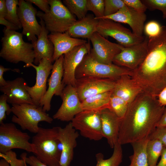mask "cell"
Returning a JSON list of instances; mask_svg holds the SVG:
<instances>
[{
  "label": "cell",
  "instance_id": "6da1fadb",
  "mask_svg": "<svg viewBox=\"0 0 166 166\" xmlns=\"http://www.w3.org/2000/svg\"><path fill=\"white\" fill-rule=\"evenodd\" d=\"M165 108L157 97L143 91L128 105L120 119L118 143L122 145L148 138Z\"/></svg>",
  "mask_w": 166,
  "mask_h": 166
},
{
  "label": "cell",
  "instance_id": "7a4b0ae2",
  "mask_svg": "<svg viewBox=\"0 0 166 166\" xmlns=\"http://www.w3.org/2000/svg\"><path fill=\"white\" fill-rule=\"evenodd\" d=\"M148 52L131 77L144 92L157 97L166 87V26L157 36L148 37Z\"/></svg>",
  "mask_w": 166,
  "mask_h": 166
},
{
  "label": "cell",
  "instance_id": "3957f363",
  "mask_svg": "<svg viewBox=\"0 0 166 166\" xmlns=\"http://www.w3.org/2000/svg\"><path fill=\"white\" fill-rule=\"evenodd\" d=\"M3 32L0 57L13 63L22 61L27 65L33 63L35 54L33 45L24 41L22 33L6 27Z\"/></svg>",
  "mask_w": 166,
  "mask_h": 166
},
{
  "label": "cell",
  "instance_id": "277c9868",
  "mask_svg": "<svg viewBox=\"0 0 166 166\" xmlns=\"http://www.w3.org/2000/svg\"><path fill=\"white\" fill-rule=\"evenodd\" d=\"M59 127L51 128L39 127L38 132L32 139L37 158L49 166H60V161L62 149L58 138Z\"/></svg>",
  "mask_w": 166,
  "mask_h": 166
},
{
  "label": "cell",
  "instance_id": "5b68a950",
  "mask_svg": "<svg viewBox=\"0 0 166 166\" xmlns=\"http://www.w3.org/2000/svg\"><path fill=\"white\" fill-rule=\"evenodd\" d=\"M132 74V71L112 64H106L98 62L91 56L86 54L75 71L77 79L87 77H96L116 81L122 75Z\"/></svg>",
  "mask_w": 166,
  "mask_h": 166
},
{
  "label": "cell",
  "instance_id": "8992f818",
  "mask_svg": "<svg viewBox=\"0 0 166 166\" xmlns=\"http://www.w3.org/2000/svg\"><path fill=\"white\" fill-rule=\"evenodd\" d=\"M11 109L14 114L11 121L19 125L22 130L31 133L36 134L38 132L39 122L50 124L53 121V119L40 106L30 104H13Z\"/></svg>",
  "mask_w": 166,
  "mask_h": 166
},
{
  "label": "cell",
  "instance_id": "52a82bcc",
  "mask_svg": "<svg viewBox=\"0 0 166 166\" xmlns=\"http://www.w3.org/2000/svg\"><path fill=\"white\" fill-rule=\"evenodd\" d=\"M50 6L49 12L38 11L37 16L44 21L46 29L52 33H64L76 21L72 14L60 0H48Z\"/></svg>",
  "mask_w": 166,
  "mask_h": 166
},
{
  "label": "cell",
  "instance_id": "ba28073f",
  "mask_svg": "<svg viewBox=\"0 0 166 166\" xmlns=\"http://www.w3.org/2000/svg\"><path fill=\"white\" fill-rule=\"evenodd\" d=\"M30 137L26 133L18 129L11 123L0 125V153H4L13 149L24 150L34 154V145L29 142Z\"/></svg>",
  "mask_w": 166,
  "mask_h": 166
},
{
  "label": "cell",
  "instance_id": "9c48e42d",
  "mask_svg": "<svg viewBox=\"0 0 166 166\" xmlns=\"http://www.w3.org/2000/svg\"><path fill=\"white\" fill-rule=\"evenodd\" d=\"M101 111L83 110L71 121L73 126L85 138L90 140H101L104 137L101 118Z\"/></svg>",
  "mask_w": 166,
  "mask_h": 166
},
{
  "label": "cell",
  "instance_id": "30bf717a",
  "mask_svg": "<svg viewBox=\"0 0 166 166\" xmlns=\"http://www.w3.org/2000/svg\"><path fill=\"white\" fill-rule=\"evenodd\" d=\"M97 32L105 38H113L119 44L126 47L141 42L145 38L136 36L118 22L109 19H99Z\"/></svg>",
  "mask_w": 166,
  "mask_h": 166
},
{
  "label": "cell",
  "instance_id": "8fae6325",
  "mask_svg": "<svg viewBox=\"0 0 166 166\" xmlns=\"http://www.w3.org/2000/svg\"><path fill=\"white\" fill-rule=\"evenodd\" d=\"M148 38L145 36L143 41L128 47L121 45V52L114 57L113 63L132 71L137 69L143 62L148 52Z\"/></svg>",
  "mask_w": 166,
  "mask_h": 166
},
{
  "label": "cell",
  "instance_id": "7c38bea8",
  "mask_svg": "<svg viewBox=\"0 0 166 166\" xmlns=\"http://www.w3.org/2000/svg\"><path fill=\"white\" fill-rule=\"evenodd\" d=\"M18 6L17 13L23 29L22 33L33 43L37 40L36 36H39L42 30L36 17L38 11L27 0H19Z\"/></svg>",
  "mask_w": 166,
  "mask_h": 166
},
{
  "label": "cell",
  "instance_id": "4fadbf2b",
  "mask_svg": "<svg viewBox=\"0 0 166 166\" xmlns=\"http://www.w3.org/2000/svg\"><path fill=\"white\" fill-rule=\"evenodd\" d=\"M52 62L51 59L45 58L42 59L37 65L30 63L24 66V67H32L36 71L35 84L32 87L27 85L26 87L28 92L36 105L40 106V102L47 91L46 83L52 69Z\"/></svg>",
  "mask_w": 166,
  "mask_h": 166
},
{
  "label": "cell",
  "instance_id": "5bb4252c",
  "mask_svg": "<svg viewBox=\"0 0 166 166\" xmlns=\"http://www.w3.org/2000/svg\"><path fill=\"white\" fill-rule=\"evenodd\" d=\"M91 47L89 42L77 46L64 54V73L62 80L66 86L71 85L75 87L77 79L75 71L85 56L90 53Z\"/></svg>",
  "mask_w": 166,
  "mask_h": 166
},
{
  "label": "cell",
  "instance_id": "9a60e30c",
  "mask_svg": "<svg viewBox=\"0 0 166 166\" xmlns=\"http://www.w3.org/2000/svg\"><path fill=\"white\" fill-rule=\"evenodd\" d=\"M62 104L53 116V119L62 121H71L74 117L83 110L81 102L75 87L66 85L60 96Z\"/></svg>",
  "mask_w": 166,
  "mask_h": 166
},
{
  "label": "cell",
  "instance_id": "2e32d148",
  "mask_svg": "<svg viewBox=\"0 0 166 166\" xmlns=\"http://www.w3.org/2000/svg\"><path fill=\"white\" fill-rule=\"evenodd\" d=\"M89 40L93 45L90 52L92 57L101 63L113 64L114 57L121 51L120 45L109 41L97 32L94 33Z\"/></svg>",
  "mask_w": 166,
  "mask_h": 166
},
{
  "label": "cell",
  "instance_id": "e0dca14e",
  "mask_svg": "<svg viewBox=\"0 0 166 166\" xmlns=\"http://www.w3.org/2000/svg\"><path fill=\"white\" fill-rule=\"evenodd\" d=\"M63 58L64 55L56 60L53 64L51 76L47 81L48 88L40 105L45 112L50 110L53 96L55 95L60 97L65 86L62 82L64 73Z\"/></svg>",
  "mask_w": 166,
  "mask_h": 166
},
{
  "label": "cell",
  "instance_id": "ac0fdd59",
  "mask_svg": "<svg viewBox=\"0 0 166 166\" xmlns=\"http://www.w3.org/2000/svg\"><path fill=\"white\" fill-rule=\"evenodd\" d=\"M116 81L96 77H87L77 79L75 88L81 102L85 99L97 94L112 91Z\"/></svg>",
  "mask_w": 166,
  "mask_h": 166
},
{
  "label": "cell",
  "instance_id": "d6986e66",
  "mask_svg": "<svg viewBox=\"0 0 166 166\" xmlns=\"http://www.w3.org/2000/svg\"><path fill=\"white\" fill-rule=\"evenodd\" d=\"M109 19L115 22L128 24L133 33L139 37L142 36L144 23L146 19L145 13L138 12L126 5L115 14L103 16L100 19Z\"/></svg>",
  "mask_w": 166,
  "mask_h": 166
},
{
  "label": "cell",
  "instance_id": "ffe728a7",
  "mask_svg": "<svg viewBox=\"0 0 166 166\" xmlns=\"http://www.w3.org/2000/svg\"><path fill=\"white\" fill-rule=\"evenodd\" d=\"M79 135L71 122L63 128L59 127L57 138L62 149L60 166H69L73 159L74 150L77 146V140Z\"/></svg>",
  "mask_w": 166,
  "mask_h": 166
},
{
  "label": "cell",
  "instance_id": "44dd1931",
  "mask_svg": "<svg viewBox=\"0 0 166 166\" xmlns=\"http://www.w3.org/2000/svg\"><path fill=\"white\" fill-rule=\"evenodd\" d=\"M27 84L22 77L6 81V84L0 87V90L7 97V102L12 105L30 104L35 105L28 92Z\"/></svg>",
  "mask_w": 166,
  "mask_h": 166
},
{
  "label": "cell",
  "instance_id": "7402d4cb",
  "mask_svg": "<svg viewBox=\"0 0 166 166\" xmlns=\"http://www.w3.org/2000/svg\"><path fill=\"white\" fill-rule=\"evenodd\" d=\"M48 37L54 46L53 62L74 47L87 42L85 40L70 36L67 32L63 33H52L48 35Z\"/></svg>",
  "mask_w": 166,
  "mask_h": 166
},
{
  "label": "cell",
  "instance_id": "603a6c76",
  "mask_svg": "<svg viewBox=\"0 0 166 166\" xmlns=\"http://www.w3.org/2000/svg\"><path fill=\"white\" fill-rule=\"evenodd\" d=\"M143 91L131 76L124 75L116 81L112 94L120 97L129 105Z\"/></svg>",
  "mask_w": 166,
  "mask_h": 166
},
{
  "label": "cell",
  "instance_id": "cb8c5ba5",
  "mask_svg": "<svg viewBox=\"0 0 166 166\" xmlns=\"http://www.w3.org/2000/svg\"><path fill=\"white\" fill-rule=\"evenodd\" d=\"M101 118L103 137L113 148L118 142L121 119L108 108L101 111Z\"/></svg>",
  "mask_w": 166,
  "mask_h": 166
},
{
  "label": "cell",
  "instance_id": "d4e9b609",
  "mask_svg": "<svg viewBox=\"0 0 166 166\" xmlns=\"http://www.w3.org/2000/svg\"><path fill=\"white\" fill-rule=\"evenodd\" d=\"M99 21V19L93 15L87 14L84 18L77 20L66 32L72 37L89 39L97 32Z\"/></svg>",
  "mask_w": 166,
  "mask_h": 166
},
{
  "label": "cell",
  "instance_id": "484cf974",
  "mask_svg": "<svg viewBox=\"0 0 166 166\" xmlns=\"http://www.w3.org/2000/svg\"><path fill=\"white\" fill-rule=\"evenodd\" d=\"M40 23L42 26L41 32L38 37L37 40L32 43L35 54L34 63L36 65L44 58H48L52 60L54 52L53 45L48 37L49 32L46 29L43 20L40 19Z\"/></svg>",
  "mask_w": 166,
  "mask_h": 166
},
{
  "label": "cell",
  "instance_id": "4316f807",
  "mask_svg": "<svg viewBox=\"0 0 166 166\" xmlns=\"http://www.w3.org/2000/svg\"><path fill=\"white\" fill-rule=\"evenodd\" d=\"M148 138L131 144L133 154L129 158L130 163L128 166H149L146 147Z\"/></svg>",
  "mask_w": 166,
  "mask_h": 166
},
{
  "label": "cell",
  "instance_id": "83f0119b",
  "mask_svg": "<svg viewBox=\"0 0 166 166\" xmlns=\"http://www.w3.org/2000/svg\"><path fill=\"white\" fill-rule=\"evenodd\" d=\"M112 91L99 93L85 99L81 102L83 110H102L109 109Z\"/></svg>",
  "mask_w": 166,
  "mask_h": 166
},
{
  "label": "cell",
  "instance_id": "f1b7e54d",
  "mask_svg": "<svg viewBox=\"0 0 166 166\" xmlns=\"http://www.w3.org/2000/svg\"><path fill=\"white\" fill-rule=\"evenodd\" d=\"M121 145L118 142L113 148L111 156L107 159H104L103 154L99 152L96 155V166H119L122 161L123 150Z\"/></svg>",
  "mask_w": 166,
  "mask_h": 166
},
{
  "label": "cell",
  "instance_id": "f546056e",
  "mask_svg": "<svg viewBox=\"0 0 166 166\" xmlns=\"http://www.w3.org/2000/svg\"><path fill=\"white\" fill-rule=\"evenodd\" d=\"M164 148L162 143L159 140L148 139L147 145L146 152L149 166H156Z\"/></svg>",
  "mask_w": 166,
  "mask_h": 166
},
{
  "label": "cell",
  "instance_id": "4dcf8cb0",
  "mask_svg": "<svg viewBox=\"0 0 166 166\" xmlns=\"http://www.w3.org/2000/svg\"><path fill=\"white\" fill-rule=\"evenodd\" d=\"M62 2L70 13L79 19L87 15V0H63Z\"/></svg>",
  "mask_w": 166,
  "mask_h": 166
},
{
  "label": "cell",
  "instance_id": "1f68e13d",
  "mask_svg": "<svg viewBox=\"0 0 166 166\" xmlns=\"http://www.w3.org/2000/svg\"><path fill=\"white\" fill-rule=\"evenodd\" d=\"M6 13L5 18L16 25L19 29L22 26L19 20L17 13V6L19 4V0H6Z\"/></svg>",
  "mask_w": 166,
  "mask_h": 166
},
{
  "label": "cell",
  "instance_id": "d6a6232c",
  "mask_svg": "<svg viewBox=\"0 0 166 166\" xmlns=\"http://www.w3.org/2000/svg\"><path fill=\"white\" fill-rule=\"evenodd\" d=\"M128 105V104L122 99L111 93L109 109L120 119L124 116Z\"/></svg>",
  "mask_w": 166,
  "mask_h": 166
},
{
  "label": "cell",
  "instance_id": "836d02e7",
  "mask_svg": "<svg viewBox=\"0 0 166 166\" xmlns=\"http://www.w3.org/2000/svg\"><path fill=\"white\" fill-rule=\"evenodd\" d=\"M86 7L87 10L93 12L96 18L99 19L104 16V0H87Z\"/></svg>",
  "mask_w": 166,
  "mask_h": 166
},
{
  "label": "cell",
  "instance_id": "e575fe53",
  "mask_svg": "<svg viewBox=\"0 0 166 166\" xmlns=\"http://www.w3.org/2000/svg\"><path fill=\"white\" fill-rule=\"evenodd\" d=\"M104 15L114 14L126 5L123 0H104Z\"/></svg>",
  "mask_w": 166,
  "mask_h": 166
},
{
  "label": "cell",
  "instance_id": "d590c367",
  "mask_svg": "<svg viewBox=\"0 0 166 166\" xmlns=\"http://www.w3.org/2000/svg\"><path fill=\"white\" fill-rule=\"evenodd\" d=\"M147 8L152 10H158L162 13V17L166 19V0H141Z\"/></svg>",
  "mask_w": 166,
  "mask_h": 166
},
{
  "label": "cell",
  "instance_id": "8d00e7d4",
  "mask_svg": "<svg viewBox=\"0 0 166 166\" xmlns=\"http://www.w3.org/2000/svg\"><path fill=\"white\" fill-rule=\"evenodd\" d=\"M0 157L5 160L10 166H25V161L23 158L18 159L16 153L12 150L3 153H0Z\"/></svg>",
  "mask_w": 166,
  "mask_h": 166
},
{
  "label": "cell",
  "instance_id": "74e56055",
  "mask_svg": "<svg viewBox=\"0 0 166 166\" xmlns=\"http://www.w3.org/2000/svg\"><path fill=\"white\" fill-rule=\"evenodd\" d=\"M162 26L158 22L152 20L148 22L145 25L144 29L147 37H154L160 33Z\"/></svg>",
  "mask_w": 166,
  "mask_h": 166
},
{
  "label": "cell",
  "instance_id": "f35d334b",
  "mask_svg": "<svg viewBox=\"0 0 166 166\" xmlns=\"http://www.w3.org/2000/svg\"><path fill=\"white\" fill-rule=\"evenodd\" d=\"M7 97L3 94L0 96V124L3 123L6 119V115H9L12 113L11 108L7 103Z\"/></svg>",
  "mask_w": 166,
  "mask_h": 166
},
{
  "label": "cell",
  "instance_id": "ab89813d",
  "mask_svg": "<svg viewBox=\"0 0 166 166\" xmlns=\"http://www.w3.org/2000/svg\"><path fill=\"white\" fill-rule=\"evenodd\" d=\"M149 140L157 139L166 148V127H157L148 137Z\"/></svg>",
  "mask_w": 166,
  "mask_h": 166
},
{
  "label": "cell",
  "instance_id": "60d3db41",
  "mask_svg": "<svg viewBox=\"0 0 166 166\" xmlns=\"http://www.w3.org/2000/svg\"><path fill=\"white\" fill-rule=\"evenodd\" d=\"M125 4L136 11L144 13L147 9V6L140 0H123Z\"/></svg>",
  "mask_w": 166,
  "mask_h": 166
},
{
  "label": "cell",
  "instance_id": "b9f144b4",
  "mask_svg": "<svg viewBox=\"0 0 166 166\" xmlns=\"http://www.w3.org/2000/svg\"><path fill=\"white\" fill-rule=\"evenodd\" d=\"M21 158L24 159L26 164L30 166H49L42 163L34 156L27 157V153L24 152L21 155Z\"/></svg>",
  "mask_w": 166,
  "mask_h": 166
},
{
  "label": "cell",
  "instance_id": "7bdbcfd3",
  "mask_svg": "<svg viewBox=\"0 0 166 166\" xmlns=\"http://www.w3.org/2000/svg\"><path fill=\"white\" fill-rule=\"evenodd\" d=\"M32 3H33L38 7L45 13L49 12L50 6L48 0H27Z\"/></svg>",
  "mask_w": 166,
  "mask_h": 166
},
{
  "label": "cell",
  "instance_id": "ee69618b",
  "mask_svg": "<svg viewBox=\"0 0 166 166\" xmlns=\"http://www.w3.org/2000/svg\"><path fill=\"white\" fill-rule=\"evenodd\" d=\"M19 73L20 70L18 69H12L10 68H5L2 65H0V87L4 86L6 83V81L5 80L3 77L4 73L10 70Z\"/></svg>",
  "mask_w": 166,
  "mask_h": 166
},
{
  "label": "cell",
  "instance_id": "f6af8a7d",
  "mask_svg": "<svg viewBox=\"0 0 166 166\" xmlns=\"http://www.w3.org/2000/svg\"><path fill=\"white\" fill-rule=\"evenodd\" d=\"M0 24L6 26L7 29L16 31L19 29L16 25L6 20L4 18L0 17Z\"/></svg>",
  "mask_w": 166,
  "mask_h": 166
},
{
  "label": "cell",
  "instance_id": "bcb514c9",
  "mask_svg": "<svg viewBox=\"0 0 166 166\" xmlns=\"http://www.w3.org/2000/svg\"><path fill=\"white\" fill-rule=\"evenodd\" d=\"M157 98L159 103L162 105H166V87L158 95Z\"/></svg>",
  "mask_w": 166,
  "mask_h": 166
},
{
  "label": "cell",
  "instance_id": "7dc6e473",
  "mask_svg": "<svg viewBox=\"0 0 166 166\" xmlns=\"http://www.w3.org/2000/svg\"><path fill=\"white\" fill-rule=\"evenodd\" d=\"M6 13V0H0V17H5Z\"/></svg>",
  "mask_w": 166,
  "mask_h": 166
},
{
  "label": "cell",
  "instance_id": "c3c4849f",
  "mask_svg": "<svg viewBox=\"0 0 166 166\" xmlns=\"http://www.w3.org/2000/svg\"><path fill=\"white\" fill-rule=\"evenodd\" d=\"M159 162L156 166H166V148H164Z\"/></svg>",
  "mask_w": 166,
  "mask_h": 166
},
{
  "label": "cell",
  "instance_id": "681fc988",
  "mask_svg": "<svg viewBox=\"0 0 166 166\" xmlns=\"http://www.w3.org/2000/svg\"><path fill=\"white\" fill-rule=\"evenodd\" d=\"M166 127V108L157 124V127Z\"/></svg>",
  "mask_w": 166,
  "mask_h": 166
},
{
  "label": "cell",
  "instance_id": "f907efd6",
  "mask_svg": "<svg viewBox=\"0 0 166 166\" xmlns=\"http://www.w3.org/2000/svg\"><path fill=\"white\" fill-rule=\"evenodd\" d=\"M0 166H10L9 163L4 159L0 160Z\"/></svg>",
  "mask_w": 166,
  "mask_h": 166
},
{
  "label": "cell",
  "instance_id": "816d5d0a",
  "mask_svg": "<svg viewBox=\"0 0 166 166\" xmlns=\"http://www.w3.org/2000/svg\"><path fill=\"white\" fill-rule=\"evenodd\" d=\"M25 162H26V161H25ZM25 166H27V164H26V163H25Z\"/></svg>",
  "mask_w": 166,
  "mask_h": 166
}]
</instances>
